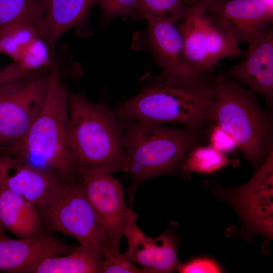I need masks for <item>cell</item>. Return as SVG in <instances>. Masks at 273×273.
I'll use <instances>...</instances> for the list:
<instances>
[{
  "mask_svg": "<svg viewBox=\"0 0 273 273\" xmlns=\"http://www.w3.org/2000/svg\"><path fill=\"white\" fill-rule=\"evenodd\" d=\"M36 207L44 229L67 235L103 254L112 250L108 237L77 179L60 185Z\"/></svg>",
  "mask_w": 273,
  "mask_h": 273,
  "instance_id": "6",
  "label": "cell"
},
{
  "mask_svg": "<svg viewBox=\"0 0 273 273\" xmlns=\"http://www.w3.org/2000/svg\"><path fill=\"white\" fill-rule=\"evenodd\" d=\"M69 145L78 167L110 173L122 171L124 162V123L114 110L68 93Z\"/></svg>",
  "mask_w": 273,
  "mask_h": 273,
  "instance_id": "4",
  "label": "cell"
},
{
  "mask_svg": "<svg viewBox=\"0 0 273 273\" xmlns=\"http://www.w3.org/2000/svg\"><path fill=\"white\" fill-rule=\"evenodd\" d=\"M7 237L5 233V229L0 222V238H5Z\"/></svg>",
  "mask_w": 273,
  "mask_h": 273,
  "instance_id": "34",
  "label": "cell"
},
{
  "mask_svg": "<svg viewBox=\"0 0 273 273\" xmlns=\"http://www.w3.org/2000/svg\"><path fill=\"white\" fill-rule=\"evenodd\" d=\"M205 11L195 5L189 6L184 19L178 23L185 59L198 72L213 71L208 56L203 13Z\"/></svg>",
  "mask_w": 273,
  "mask_h": 273,
  "instance_id": "18",
  "label": "cell"
},
{
  "mask_svg": "<svg viewBox=\"0 0 273 273\" xmlns=\"http://www.w3.org/2000/svg\"><path fill=\"white\" fill-rule=\"evenodd\" d=\"M211 124L225 130L256 172L272 150L273 120L259 105L256 94L238 83L217 75Z\"/></svg>",
  "mask_w": 273,
  "mask_h": 273,
  "instance_id": "5",
  "label": "cell"
},
{
  "mask_svg": "<svg viewBox=\"0 0 273 273\" xmlns=\"http://www.w3.org/2000/svg\"><path fill=\"white\" fill-rule=\"evenodd\" d=\"M44 14V0H0V31L22 24L35 29L39 36Z\"/></svg>",
  "mask_w": 273,
  "mask_h": 273,
  "instance_id": "20",
  "label": "cell"
},
{
  "mask_svg": "<svg viewBox=\"0 0 273 273\" xmlns=\"http://www.w3.org/2000/svg\"><path fill=\"white\" fill-rule=\"evenodd\" d=\"M15 80V71L12 64L0 70V86Z\"/></svg>",
  "mask_w": 273,
  "mask_h": 273,
  "instance_id": "30",
  "label": "cell"
},
{
  "mask_svg": "<svg viewBox=\"0 0 273 273\" xmlns=\"http://www.w3.org/2000/svg\"><path fill=\"white\" fill-rule=\"evenodd\" d=\"M45 14L39 37L52 52L60 37L87 19L97 0H44Z\"/></svg>",
  "mask_w": 273,
  "mask_h": 273,
  "instance_id": "15",
  "label": "cell"
},
{
  "mask_svg": "<svg viewBox=\"0 0 273 273\" xmlns=\"http://www.w3.org/2000/svg\"><path fill=\"white\" fill-rule=\"evenodd\" d=\"M77 179L108 237L112 250L120 251L125 231L138 218L126 204L122 185L111 173L85 167H78Z\"/></svg>",
  "mask_w": 273,
  "mask_h": 273,
  "instance_id": "8",
  "label": "cell"
},
{
  "mask_svg": "<svg viewBox=\"0 0 273 273\" xmlns=\"http://www.w3.org/2000/svg\"><path fill=\"white\" fill-rule=\"evenodd\" d=\"M104 256L103 273H148L145 269L128 260L120 251H108Z\"/></svg>",
  "mask_w": 273,
  "mask_h": 273,
  "instance_id": "27",
  "label": "cell"
},
{
  "mask_svg": "<svg viewBox=\"0 0 273 273\" xmlns=\"http://www.w3.org/2000/svg\"><path fill=\"white\" fill-rule=\"evenodd\" d=\"M240 160L230 159L210 145L201 144L193 148L189 152L184 165V172L188 179L191 178L193 172L211 174L226 167L238 166Z\"/></svg>",
  "mask_w": 273,
  "mask_h": 273,
  "instance_id": "22",
  "label": "cell"
},
{
  "mask_svg": "<svg viewBox=\"0 0 273 273\" xmlns=\"http://www.w3.org/2000/svg\"><path fill=\"white\" fill-rule=\"evenodd\" d=\"M49 76L30 75L0 86V146L14 144L25 135L41 110Z\"/></svg>",
  "mask_w": 273,
  "mask_h": 273,
  "instance_id": "9",
  "label": "cell"
},
{
  "mask_svg": "<svg viewBox=\"0 0 273 273\" xmlns=\"http://www.w3.org/2000/svg\"><path fill=\"white\" fill-rule=\"evenodd\" d=\"M240 44L251 43L271 28L273 10L260 0H216L205 10Z\"/></svg>",
  "mask_w": 273,
  "mask_h": 273,
  "instance_id": "10",
  "label": "cell"
},
{
  "mask_svg": "<svg viewBox=\"0 0 273 273\" xmlns=\"http://www.w3.org/2000/svg\"><path fill=\"white\" fill-rule=\"evenodd\" d=\"M38 33L34 28L22 24L9 26L0 31V52L15 62L19 61L27 46Z\"/></svg>",
  "mask_w": 273,
  "mask_h": 273,
  "instance_id": "23",
  "label": "cell"
},
{
  "mask_svg": "<svg viewBox=\"0 0 273 273\" xmlns=\"http://www.w3.org/2000/svg\"><path fill=\"white\" fill-rule=\"evenodd\" d=\"M204 185L217 198L228 202L238 214L242 222L238 234L250 241L254 235H260L266 248L273 236V149L244 185L224 189L210 180Z\"/></svg>",
  "mask_w": 273,
  "mask_h": 273,
  "instance_id": "7",
  "label": "cell"
},
{
  "mask_svg": "<svg viewBox=\"0 0 273 273\" xmlns=\"http://www.w3.org/2000/svg\"><path fill=\"white\" fill-rule=\"evenodd\" d=\"M123 120V172L137 183L170 174L187 179L183 170L185 159L207 138L209 126L179 128Z\"/></svg>",
  "mask_w": 273,
  "mask_h": 273,
  "instance_id": "3",
  "label": "cell"
},
{
  "mask_svg": "<svg viewBox=\"0 0 273 273\" xmlns=\"http://www.w3.org/2000/svg\"><path fill=\"white\" fill-rule=\"evenodd\" d=\"M207 138L209 142V145L225 155L232 153L238 149L234 139L217 125H209Z\"/></svg>",
  "mask_w": 273,
  "mask_h": 273,
  "instance_id": "28",
  "label": "cell"
},
{
  "mask_svg": "<svg viewBox=\"0 0 273 273\" xmlns=\"http://www.w3.org/2000/svg\"><path fill=\"white\" fill-rule=\"evenodd\" d=\"M104 261L101 251L79 244L66 254L40 260L26 273H100Z\"/></svg>",
  "mask_w": 273,
  "mask_h": 273,
  "instance_id": "19",
  "label": "cell"
},
{
  "mask_svg": "<svg viewBox=\"0 0 273 273\" xmlns=\"http://www.w3.org/2000/svg\"><path fill=\"white\" fill-rule=\"evenodd\" d=\"M177 271L180 273H218L223 272V270L214 259L198 257L181 263Z\"/></svg>",
  "mask_w": 273,
  "mask_h": 273,
  "instance_id": "29",
  "label": "cell"
},
{
  "mask_svg": "<svg viewBox=\"0 0 273 273\" xmlns=\"http://www.w3.org/2000/svg\"><path fill=\"white\" fill-rule=\"evenodd\" d=\"M145 19L147 23V42L163 78L182 81L207 73L196 72L187 62L177 23L163 17L149 16Z\"/></svg>",
  "mask_w": 273,
  "mask_h": 273,
  "instance_id": "11",
  "label": "cell"
},
{
  "mask_svg": "<svg viewBox=\"0 0 273 273\" xmlns=\"http://www.w3.org/2000/svg\"><path fill=\"white\" fill-rule=\"evenodd\" d=\"M189 6L185 0H138L135 14L167 17L178 23L185 18Z\"/></svg>",
  "mask_w": 273,
  "mask_h": 273,
  "instance_id": "24",
  "label": "cell"
},
{
  "mask_svg": "<svg viewBox=\"0 0 273 273\" xmlns=\"http://www.w3.org/2000/svg\"><path fill=\"white\" fill-rule=\"evenodd\" d=\"M74 248L46 231L16 240L0 238V271L26 273L40 260L66 254Z\"/></svg>",
  "mask_w": 273,
  "mask_h": 273,
  "instance_id": "14",
  "label": "cell"
},
{
  "mask_svg": "<svg viewBox=\"0 0 273 273\" xmlns=\"http://www.w3.org/2000/svg\"><path fill=\"white\" fill-rule=\"evenodd\" d=\"M210 4L211 0H194L193 5H195L206 10Z\"/></svg>",
  "mask_w": 273,
  "mask_h": 273,
  "instance_id": "32",
  "label": "cell"
},
{
  "mask_svg": "<svg viewBox=\"0 0 273 273\" xmlns=\"http://www.w3.org/2000/svg\"><path fill=\"white\" fill-rule=\"evenodd\" d=\"M124 236L128 247L123 253L129 261L145 269L148 273H170L177 271L180 262L179 242L174 231L168 229L161 235L151 238L132 222Z\"/></svg>",
  "mask_w": 273,
  "mask_h": 273,
  "instance_id": "13",
  "label": "cell"
},
{
  "mask_svg": "<svg viewBox=\"0 0 273 273\" xmlns=\"http://www.w3.org/2000/svg\"><path fill=\"white\" fill-rule=\"evenodd\" d=\"M270 10H273V0H260Z\"/></svg>",
  "mask_w": 273,
  "mask_h": 273,
  "instance_id": "33",
  "label": "cell"
},
{
  "mask_svg": "<svg viewBox=\"0 0 273 273\" xmlns=\"http://www.w3.org/2000/svg\"><path fill=\"white\" fill-rule=\"evenodd\" d=\"M138 0H97L104 23L112 19L135 14Z\"/></svg>",
  "mask_w": 273,
  "mask_h": 273,
  "instance_id": "26",
  "label": "cell"
},
{
  "mask_svg": "<svg viewBox=\"0 0 273 273\" xmlns=\"http://www.w3.org/2000/svg\"><path fill=\"white\" fill-rule=\"evenodd\" d=\"M48 49L46 42L37 36L27 46L17 62L25 71L31 75L36 70L49 64Z\"/></svg>",
  "mask_w": 273,
  "mask_h": 273,
  "instance_id": "25",
  "label": "cell"
},
{
  "mask_svg": "<svg viewBox=\"0 0 273 273\" xmlns=\"http://www.w3.org/2000/svg\"><path fill=\"white\" fill-rule=\"evenodd\" d=\"M219 75L259 95L271 108L273 103L272 28L248 44L242 60Z\"/></svg>",
  "mask_w": 273,
  "mask_h": 273,
  "instance_id": "12",
  "label": "cell"
},
{
  "mask_svg": "<svg viewBox=\"0 0 273 273\" xmlns=\"http://www.w3.org/2000/svg\"><path fill=\"white\" fill-rule=\"evenodd\" d=\"M206 44L209 63L214 66L226 58L238 57L243 52L234 37L206 12L203 13Z\"/></svg>",
  "mask_w": 273,
  "mask_h": 273,
  "instance_id": "21",
  "label": "cell"
},
{
  "mask_svg": "<svg viewBox=\"0 0 273 273\" xmlns=\"http://www.w3.org/2000/svg\"><path fill=\"white\" fill-rule=\"evenodd\" d=\"M48 76L47 97L38 115L23 138L2 148L1 154L71 181L76 179L78 166L69 142L68 93L60 81L58 66Z\"/></svg>",
  "mask_w": 273,
  "mask_h": 273,
  "instance_id": "2",
  "label": "cell"
},
{
  "mask_svg": "<svg viewBox=\"0 0 273 273\" xmlns=\"http://www.w3.org/2000/svg\"><path fill=\"white\" fill-rule=\"evenodd\" d=\"M0 222L19 238L44 232L36 206L10 189L0 177Z\"/></svg>",
  "mask_w": 273,
  "mask_h": 273,
  "instance_id": "16",
  "label": "cell"
},
{
  "mask_svg": "<svg viewBox=\"0 0 273 273\" xmlns=\"http://www.w3.org/2000/svg\"><path fill=\"white\" fill-rule=\"evenodd\" d=\"M13 157L6 154H0V175L7 174L11 167Z\"/></svg>",
  "mask_w": 273,
  "mask_h": 273,
  "instance_id": "31",
  "label": "cell"
},
{
  "mask_svg": "<svg viewBox=\"0 0 273 273\" xmlns=\"http://www.w3.org/2000/svg\"><path fill=\"white\" fill-rule=\"evenodd\" d=\"M187 6H190L194 4V0H185Z\"/></svg>",
  "mask_w": 273,
  "mask_h": 273,
  "instance_id": "35",
  "label": "cell"
},
{
  "mask_svg": "<svg viewBox=\"0 0 273 273\" xmlns=\"http://www.w3.org/2000/svg\"><path fill=\"white\" fill-rule=\"evenodd\" d=\"M217 76L214 71L183 81L160 76L113 110L122 119L141 123L209 126Z\"/></svg>",
  "mask_w": 273,
  "mask_h": 273,
  "instance_id": "1",
  "label": "cell"
},
{
  "mask_svg": "<svg viewBox=\"0 0 273 273\" xmlns=\"http://www.w3.org/2000/svg\"><path fill=\"white\" fill-rule=\"evenodd\" d=\"M13 158L12 174L0 175L6 185L35 206L51 191L67 181L58 175Z\"/></svg>",
  "mask_w": 273,
  "mask_h": 273,
  "instance_id": "17",
  "label": "cell"
}]
</instances>
